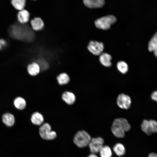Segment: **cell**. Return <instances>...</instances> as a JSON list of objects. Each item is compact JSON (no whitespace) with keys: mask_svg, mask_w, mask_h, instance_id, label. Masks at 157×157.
<instances>
[{"mask_svg":"<svg viewBox=\"0 0 157 157\" xmlns=\"http://www.w3.org/2000/svg\"><path fill=\"white\" fill-rule=\"evenodd\" d=\"M83 3L87 7L90 8H98L102 7L104 4V0H85Z\"/></svg>","mask_w":157,"mask_h":157,"instance_id":"obj_9","label":"cell"},{"mask_svg":"<svg viewBox=\"0 0 157 157\" xmlns=\"http://www.w3.org/2000/svg\"><path fill=\"white\" fill-rule=\"evenodd\" d=\"M151 97L152 100L157 102V90L155 91L152 93Z\"/></svg>","mask_w":157,"mask_h":157,"instance_id":"obj_25","label":"cell"},{"mask_svg":"<svg viewBox=\"0 0 157 157\" xmlns=\"http://www.w3.org/2000/svg\"><path fill=\"white\" fill-rule=\"evenodd\" d=\"M117 67L119 71L122 74H126L128 71V65L124 61H120L118 62L117 64Z\"/></svg>","mask_w":157,"mask_h":157,"instance_id":"obj_23","label":"cell"},{"mask_svg":"<svg viewBox=\"0 0 157 157\" xmlns=\"http://www.w3.org/2000/svg\"><path fill=\"white\" fill-rule=\"evenodd\" d=\"M91 139L89 134L85 131H80L75 135L73 141L78 147L83 148L88 145Z\"/></svg>","mask_w":157,"mask_h":157,"instance_id":"obj_2","label":"cell"},{"mask_svg":"<svg viewBox=\"0 0 157 157\" xmlns=\"http://www.w3.org/2000/svg\"><path fill=\"white\" fill-rule=\"evenodd\" d=\"M154 51V55L157 58V48Z\"/></svg>","mask_w":157,"mask_h":157,"instance_id":"obj_29","label":"cell"},{"mask_svg":"<svg viewBox=\"0 0 157 157\" xmlns=\"http://www.w3.org/2000/svg\"><path fill=\"white\" fill-rule=\"evenodd\" d=\"M6 44V42L3 40H0V49H1Z\"/></svg>","mask_w":157,"mask_h":157,"instance_id":"obj_26","label":"cell"},{"mask_svg":"<svg viewBox=\"0 0 157 157\" xmlns=\"http://www.w3.org/2000/svg\"><path fill=\"white\" fill-rule=\"evenodd\" d=\"M31 24L33 29L36 31L42 30L44 26V22L40 17H36L32 19Z\"/></svg>","mask_w":157,"mask_h":157,"instance_id":"obj_13","label":"cell"},{"mask_svg":"<svg viewBox=\"0 0 157 157\" xmlns=\"http://www.w3.org/2000/svg\"><path fill=\"white\" fill-rule=\"evenodd\" d=\"M113 149L115 153L119 156H123L125 153V147L121 143L116 144L113 147Z\"/></svg>","mask_w":157,"mask_h":157,"instance_id":"obj_17","label":"cell"},{"mask_svg":"<svg viewBox=\"0 0 157 157\" xmlns=\"http://www.w3.org/2000/svg\"><path fill=\"white\" fill-rule=\"evenodd\" d=\"M104 44L101 42L95 41H91L89 42L88 48L92 54L98 55L101 53L104 49Z\"/></svg>","mask_w":157,"mask_h":157,"instance_id":"obj_7","label":"cell"},{"mask_svg":"<svg viewBox=\"0 0 157 157\" xmlns=\"http://www.w3.org/2000/svg\"><path fill=\"white\" fill-rule=\"evenodd\" d=\"M116 20L114 16L108 15L97 19L95 21V24L98 28L106 30L110 28L111 26L115 23Z\"/></svg>","mask_w":157,"mask_h":157,"instance_id":"obj_3","label":"cell"},{"mask_svg":"<svg viewBox=\"0 0 157 157\" xmlns=\"http://www.w3.org/2000/svg\"><path fill=\"white\" fill-rule=\"evenodd\" d=\"M104 142L103 139L100 137L91 138L88 145L90 151L94 154L99 152L104 146Z\"/></svg>","mask_w":157,"mask_h":157,"instance_id":"obj_5","label":"cell"},{"mask_svg":"<svg viewBox=\"0 0 157 157\" xmlns=\"http://www.w3.org/2000/svg\"><path fill=\"white\" fill-rule=\"evenodd\" d=\"M116 101L119 107L124 109H129L131 103L130 97L124 93L120 94L118 96Z\"/></svg>","mask_w":157,"mask_h":157,"instance_id":"obj_6","label":"cell"},{"mask_svg":"<svg viewBox=\"0 0 157 157\" xmlns=\"http://www.w3.org/2000/svg\"><path fill=\"white\" fill-rule=\"evenodd\" d=\"M11 3L15 8L19 11L22 10L25 6L26 1L25 0H13Z\"/></svg>","mask_w":157,"mask_h":157,"instance_id":"obj_22","label":"cell"},{"mask_svg":"<svg viewBox=\"0 0 157 157\" xmlns=\"http://www.w3.org/2000/svg\"><path fill=\"white\" fill-rule=\"evenodd\" d=\"M31 120L34 124L40 126L42 125L44 121V118L42 114L38 112H35L32 114Z\"/></svg>","mask_w":157,"mask_h":157,"instance_id":"obj_10","label":"cell"},{"mask_svg":"<svg viewBox=\"0 0 157 157\" xmlns=\"http://www.w3.org/2000/svg\"><path fill=\"white\" fill-rule=\"evenodd\" d=\"M152 133L157 132V122L154 120H149Z\"/></svg>","mask_w":157,"mask_h":157,"instance_id":"obj_24","label":"cell"},{"mask_svg":"<svg viewBox=\"0 0 157 157\" xmlns=\"http://www.w3.org/2000/svg\"><path fill=\"white\" fill-rule=\"evenodd\" d=\"M39 133L43 139L50 140H53L56 137V132L51 130L50 125L47 123H43L39 129Z\"/></svg>","mask_w":157,"mask_h":157,"instance_id":"obj_4","label":"cell"},{"mask_svg":"<svg viewBox=\"0 0 157 157\" xmlns=\"http://www.w3.org/2000/svg\"><path fill=\"white\" fill-rule=\"evenodd\" d=\"M99 152L101 157H111L112 152L110 147L107 145L103 146Z\"/></svg>","mask_w":157,"mask_h":157,"instance_id":"obj_20","label":"cell"},{"mask_svg":"<svg viewBox=\"0 0 157 157\" xmlns=\"http://www.w3.org/2000/svg\"><path fill=\"white\" fill-rule=\"evenodd\" d=\"M148 157H157V154L154 153H151L149 154Z\"/></svg>","mask_w":157,"mask_h":157,"instance_id":"obj_27","label":"cell"},{"mask_svg":"<svg viewBox=\"0 0 157 157\" xmlns=\"http://www.w3.org/2000/svg\"><path fill=\"white\" fill-rule=\"evenodd\" d=\"M58 83L60 85L67 84L70 81V78L69 75L66 73H60L56 77Z\"/></svg>","mask_w":157,"mask_h":157,"instance_id":"obj_15","label":"cell"},{"mask_svg":"<svg viewBox=\"0 0 157 157\" xmlns=\"http://www.w3.org/2000/svg\"><path fill=\"white\" fill-rule=\"evenodd\" d=\"M131 126L126 119L122 118L115 119L111 127L112 132L116 137L122 138L125 136V132L129 131Z\"/></svg>","mask_w":157,"mask_h":157,"instance_id":"obj_1","label":"cell"},{"mask_svg":"<svg viewBox=\"0 0 157 157\" xmlns=\"http://www.w3.org/2000/svg\"><path fill=\"white\" fill-rule=\"evenodd\" d=\"M157 48V32L150 40L148 44V49L150 51H154Z\"/></svg>","mask_w":157,"mask_h":157,"instance_id":"obj_21","label":"cell"},{"mask_svg":"<svg viewBox=\"0 0 157 157\" xmlns=\"http://www.w3.org/2000/svg\"><path fill=\"white\" fill-rule=\"evenodd\" d=\"M14 104L15 106L19 110L24 109L26 105L25 100L21 97L16 98L14 101Z\"/></svg>","mask_w":157,"mask_h":157,"instance_id":"obj_18","label":"cell"},{"mask_svg":"<svg viewBox=\"0 0 157 157\" xmlns=\"http://www.w3.org/2000/svg\"><path fill=\"white\" fill-rule=\"evenodd\" d=\"M111 56L107 53H103L100 54L99 60L101 63L106 67H110L111 65Z\"/></svg>","mask_w":157,"mask_h":157,"instance_id":"obj_12","label":"cell"},{"mask_svg":"<svg viewBox=\"0 0 157 157\" xmlns=\"http://www.w3.org/2000/svg\"><path fill=\"white\" fill-rule=\"evenodd\" d=\"M141 128L142 131L147 135H149L152 133L149 120H144L141 124Z\"/></svg>","mask_w":157,"mask_h":157,"instance_id":"obj_19","label":"cell"},{"mask_svg":"<svg viewBox=\"0 0 157 157\" xmlns=\"http://www.w3.org/2000/svg\"><path fill=\"white\" fill-rule=\"evenodd\" d=\"M88 157H98V156L95 154L92 153L89 155Z\"/></svg>","mask_w":157,"mask_h":157,"instance_id":"obj_28","label":"cell"},{"mask_svg":"<svg viewBox=\"0 0 157 157\" xmlns=\"http://www.w3.org/2000/svg\"><path fill=\"white\" fill-rule=\"evenodd\" d=\"M30 14L27 10H23L19 11L17 15L18 21L22 24H25L28 22Z\"/></svg>","mask_w":157,"mask_h":157,"instance_id":"obj_14","label":"cell"},{"mask_svg":"<svg viewBox=\"0 0 157 157\" xmlns=\"http://www.w3.org/2000/svg\"><path fill=\"white\" fill-rule=\"evenodd\" d=\"M2 121L3 123L7 126H12L15 123L14 117L11 114L5 113L3 116Z\"/></svg>","mask_w":157,"mask_h":157,"instance_id":"obj_16","label":"cell"},{"mask_svg":"<svg viewBox=\"0 0 157 157\" xmlns=\"http://www.w3.org/2000/svg\"><path fill=\"white\" fill-rule=\"evenodd\" d=\"M27 69L28 74L32 76L38 75L40 73V65L35 62L29 64L27 67Z\"/></svg>","mask_w":157,"mask_h":157,"instance_id":"obj_11","label":"cell"},{"mask_svg":"<svg viewBox=\"0 0 157 157\" xmlns=\"http://www.w3.org/2000/svg\"><path fill=\"white\" fill-rule=\"evenodd\" d=\"M61 98L62 100L68 105L74 104L76 100L75 94L72 92L68 91H64L62 93Z\"/></svg>","mask_w":157,"mask_h":157,"instance_id":"obj_8","label":"cell"}]
</instances>
